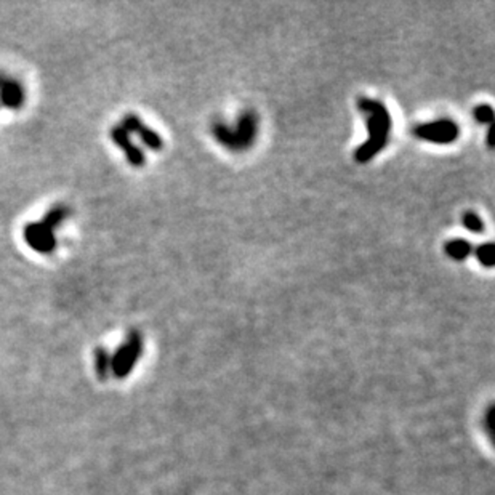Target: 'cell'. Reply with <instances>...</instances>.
<instances>
[{"label": "cell", "mask_w": 495, "mask_h": 495, "mask_svg": "<svg viewBox=\"0 0 495 495\" xmlns=\"http://www.w3.org/2000/svg\"><path fill=\"white\" fill-rule=\"evenodd\" d=\"M359 111L366 116V125L369 130V140L356 149L354 159L358 164H367L382 153L390 141V134L393 129L390 111L382 101L361 96L358 100Z\"/></svg>", "instance_id": "obj_1"}, {"label": "cell", "mask_w": 495, "mask_h": 495, "mask_svg": "<svg viewBox=\"0 0 495 495\" xmlns=\"http://www.w3.org/2000/svg\"><path fill=\"white\" fill-rule=\"evenodd\" d=\"M7 79H8V76H7V74L0 72V87H2V85L5 84V80H7Z\"/></svg>", "instance_id": "obj_15"}, {"label": "cell", "mask_w": 495, "mask_h": 495, "mask_svg": "<svg viewBox=\"0 0 495 495\" xmlns=\"http://www.w3.org/2000/svg\"><path fill=\"white\" fill-rule=\"evenodd\" d=\"M109 136H111L114 145L122 149L127 160H129V164L136 167V169H140V167L145 165V162H146L145 154H143L140 148L131 143L130 134L124 129V127H120V125L112 127V129L109 130Z\"/></svg>", "instance_id": "obj_6"}, {"label": "cell", "mask_w": 495, "mask_h": 495, "mask_svg": "<svg viewBox=\"0 0 495 495\" xmlns=\"http://www.w3.org/2000/svg\"><path fill=\"white\" fill-rule=\"evenodd\" d=\"M444 250L452 260L456 262H463L471 255L473 252V245H471L466 239H451L446 244Z\"/></svg>", "instance_id": "obj_9"}, {"label": "cell", "mask_w": 495, "mask_h": 495, "mask_svg": "<svg viewBox=\"0 0 495 495\" xmlns=\"http://www.w3.org/2000/svg\"><path fill=\"white\" fill-rule=\"evenodd\" d=\"M463 226L468 229V231L475 233V234H481L484 233V221H482V218L475 214V212H465L463 214Z\"/></svg>", "instance_id": "obj_12"}, {"label": "cell", "mask_w": 495, "mask_h": 495, "mask_svg": "<svg viewBox=\"0 0 495 495\" xmlns=\"http://www.w3.org/2000/svg\"><path fill=\"white\" fill-rule=\"evenodd\" d=\"M476 258L477 262H480L482 266L486 268H492L495 264V247L494 243H486L481 244L476 249Z\"/></svg>", "instance_id": "obj_11"}, {"label": "cell", "mask_w": 495, "mask_h": 495, "mask_svg": "<svg viewBox=\"0 0 495 495\" xmlns=\"http://www.w3.org/2000/svg\"><path fill=\"white\" fill-rule=\"evenodd\" d=\"M212 134L229 151H245L249 149L258 134V116L253 109H247L240 114L236 124L226 125L223 122H215L212 125Z\"/></svg>", "instance_id": "obj_2"}, {"label": "cell", "mask_w": 495, "mask_h": 495, "mask_svg": "<svg viewBox=\"0 0 495 495\" xmlns=\"http://www.w3.org/2000/svg\"><path fill=\"white\" fill-rule=\"evenodd\" d=\"M0 103L10 109H20L25 105V90L18 80L11 77L5 80V84L0 87Z\"/></svg>", "instance_id": "obj_8"}, {"label": "cell", "mask_w": 495, "mask_h": 495, "mask_svg": "<svg viewBox=\"0 0 495 495\" xmlns=\"http://www.w3.org/2000/svg\"><path fill=\"white\" fill-rule=\"evenodd\" d=\"M475 119L480 124L492 125L494 120V108L491 105H480L475 108Z\"/></svg>", "instance_id": "obj_13"}, {"label": "cell", "mask_w": 495, "mask_h": 495, "mask_svg": "<svg viewBox=\"0 0 495 495\" xmlns=\"http://www.w3.org/2000/svg\"><path fill=\"white\" fill-rule=\"evenodd\" d=\"M141 347V338L138 335V332H131L129 340L117 351L116 358H114V367H116L119 373H125L130 369L131 364H134L138 356H140Z\"/></svg>", "instance_id": "obj_7"}, {"label": "cell", "mask_w": 495, "mask_h": 495, "mask_svg": "<svg viewBox=\"0 0 495 495\" xmlns=\"http://www.w3.org/2000/svg\"><path fill=\"white\" fill-rule=\"evenodd\" d=\"M413 135L433 145H452L460 136V127L451 119H439L417 125Z\"/></svg>", "instance_id": "obj_3"}, {"label": "cell", "mask_w": 495, "mask_h": 495, "mask_svg": "<svg viewBox=\"0 0 495 495\" xmlns=\"http://www.w3.org/2000/svg\"><path fill=\"white\" fill-rule=\"evenodd\" d=\"M25 240L39 253H51L56 247V238L42 223H30L25 228Z\"/></svg>", "instance_id": "obj_4"}, {"label": "cell", "mask_w": 495, "mask_h": 495, "mask_svg": "<svg viewBox=\"0 0 495 495\" xmlns=\"http://www.w3.org/2000/svg\"><path fill=\"white\" fill-rule=\"evenodd\" d=\"M69 215H71V210H69L66 205H55L44 215L42 224L47 229H50V231H53V229L60 226Z\"/></svg>", "instance_id": "obj_10"}, {"label": "cell", "mask_w": 495, "mask_h": 495, "mask_svg": "<svg viewBox=\"0 0 495 495\" xmlns=\"http://www.w3.org/2000/svg\"><path fill=\"white\" fill-rule=\"evenodd\" d=\"M487 145H489V148H494V125H489V131H487Z\"/></svg>", "instance_id": "obj_14"}, {"label": "cell", "mask_w": 495, "mask_h": 495, "mask_svg": "<svg viewBox=\"0 0 495 495\" xmlns=\"http://www.w3.org/2000/svg\"><path fill=\"white\" fill-rule=\"evenodd\" d=\"M120 127L129 131V134H135L141 138V141L145 145L153 149V151H160L164 148V140L159 136V134H155L153 129H149L145 124L141 122V119L136 116V114H125L122 119V124Z\"/></svg>", "instance_id": "obj_5"}]
</instances>
